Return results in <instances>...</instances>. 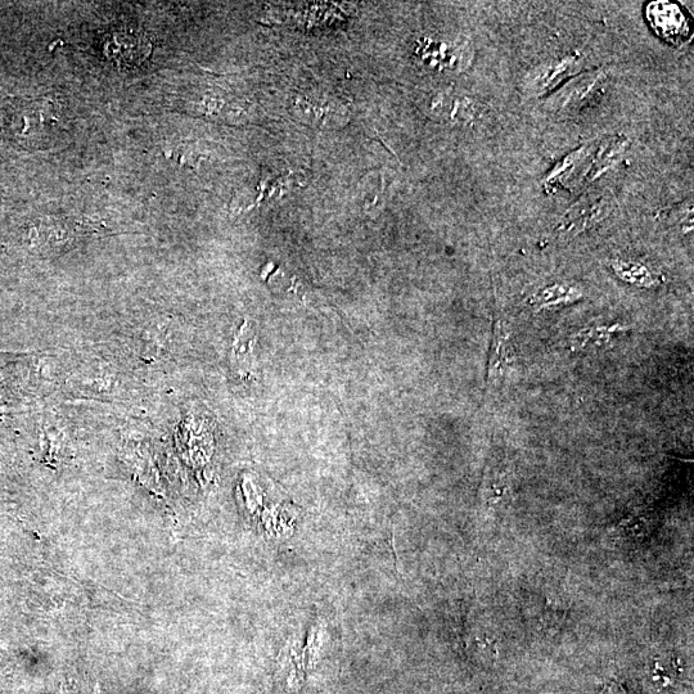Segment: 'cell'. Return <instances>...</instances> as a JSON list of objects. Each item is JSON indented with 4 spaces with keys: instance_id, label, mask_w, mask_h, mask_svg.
<instances>
[{
    "instance_id": "obj_8",
    "label": "cell",
    "mask_w": 694,
    "mask_h": 694,
    "mask_svg": "<svg viewBox=\"0 0 694 694\" xmlns=\"http://www.w3.org/2000/svg\"><path fill=\"white\" fill-rule=\"evenodd\" d=\"M629 141L624 137H612L606 139L605 142L601 143L598 147L596 156L592 157V162H590L588 173L585 174V178L589 182H593L594 179L601 177L606 171L612 166L617 164V161L623 157L626 150H628Z\"/></svg>"
},
{
    "instance_id": "obj_4",
    "label": "cell",
    "mask_w": 694,
    "mask_h": 694,
    "mask_svg": "<svg viewBox=\"0 0 694 694\" xmlns=\"http://www.w3.org/2000/svg\"><path fill=\"white\" fill-rule=\"evenodd\" d=\"M296 116L303 117L306 124L330 126L339 124L345 117L344 107L333 97L324 94H305L295 101Z\"/></svg>"
},
{
    "instance_id": "obj_9",
    "label": "cell",
    "mask_w": 694,
    "mask_h": 694,
    "mask_svg": "<svg viewBox=\"0 0 694 694\" xmlns=\"http://www.w3.org/2000/svg\"><path fill=\"white\" fill-rule=\"evenodd\" d=\"M592 156V150L587 146L571 153L553 169L545 180V184L547 187L566 186V183L570 182L572 178L578 177L580 169L583 168L587 160L592 159Z\"/></svg>"
},
{
    "instance_id": "obj_10",
    "label": "cell",
    "mask_w": 694,
    "mask_h": 694,
    "mask_svg": "<svg viewBox=\"0 0 694 694\" xmlns=\"http://www.w3.org/2000/svg\"><path fill=\"white\" fill-rule=\"evenodd\" d=\"M614 269L621 278L634 283V285L650 286L652 283L651 273L642 265L626 263V261H615Z\"/></svg>"
},
{
    "instance_id": "obj_2",
    "label": "cell",
    "mask_w": 694,
    "mask_h": 694,
    "mask_svg": "<svg viewBox=\"0 0 694 694\" xmlns=\"http://www.w3.org/2000/svg\"><path fill=\"white\" fill-rule=\"evenodd\" d=\"M647 20L660 38L674 45L686 43L691 25L682 9L669 2H653L647 7Z\"/></svg>"
},
{
    "instance_id": "obj_3",
    "label": "cell",
    "mask_w": 694,
    "mask_h": 694,
    "mask_svg": "<svg viewBox=\"0 0 694 694\" xmlns=\"http://www.w3.org/2000/svg\"><path fill=\"white\" fill-rule=\"evenodd\" d=\"M583 66V57L578 53L570 54L556 61L545 63L543 66L535 67L527 75L525 89L530 96H544L561 83L562 80L578 74L580 67Z\"/></svg>"
},
{
    "instance_id": "obj_6",
    "label": "cell",
    "mask_w": 694,
    "mask_h": 694,
    "mask_svg": "<svg viewBox=\"0 0 694 694\" xmlns=\"http://www.w3.org/2000/svg\"><path fill=\"white\" fill-rule=\"evenodd\" d=\"M612 210V202L607 197H599L598 200H585L575 205L563 216L558 231L565 236H575L593 225L606 219Z\"/></svg>"
},
{
    "instance_id": "obj_7",
    "label": "cell",
    "mask_w": 694,
    "mask_h": 694,
    "mask_svg": "<svg viewBox=\"0 0 694 694\" xmlns=\"http://www.w3.org/2000/svg\"><path fill=\"white\" fill-rule=\"evenodd\" d=\"M509 359H511V353H509L508 335L503 324L498 321L495 323L489 363L488 383L491 389H498V386L506 380Z\"/></svg>"
},
{
    "instance_id": "obj_5",
    "label": "cell",
    "mask_w": 694,
    "mask_h": 694,
    "mask_svg": "<svg viewBox=\"0 0 694 694\" xmlns=\"http://www.w3.org/2000/svg\"><path fill=\"white\" fill-rule=\"evenodd\" d=\"M607 78L606 72L593 71L583 78L571 81L557 96V110L575 111L576 108L588 105L605 88Z\"/></svg>"
},
{
    "instance_id": "obj_11",
    "label": "cell",
    "mask_w": 694,
    "mask_h": 694,
    "mask_svg": "<svg viewBox=\"0 0 694 694\" xmlns=\"http://www.w3.org/2000/svg\"><path fill=\"white\" fill-rule=\"evenodd\" d=\"M539 299L542 300V303H545V305H552L554 303H561V301L575 299V291L567 287L553 286L545 288L542 294L539 295Z\"/></svg>"
},
{
    "instance_id": "obj_1",
    "label": "cell",
    "mask_w": 694,
    "mask_h": 694,
    "mask_svg": "<svg viewBox=\"0 0 694 694\" xmlns=\"http://www.w3.org/2000/svg\"><path fill=\"white\" fill-rule=\"evenodd\" d=\"M103 53L116 66L135 67L150 56L151 43L142 31L117 30L106 36Z\"/></svg>"
},
{
    "instance_id": "obj_12",
    "label": "cell",
    "mask_w": 694,
    "mask_h": 694,
    "mask_svg": "<svg viewBox=\"0 0 694 694\" xmlns=\"http://www.w3.org/2000/svg\"><path fill=\"white\" fill-rule=\"evenodd\" d=\"M601 694H625V692L624 689L617 686V684H610V686H606V688L603 689Z\"/></svg>"
}]
</instances>
